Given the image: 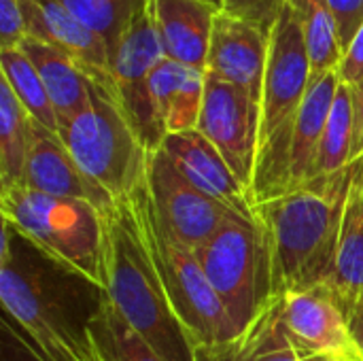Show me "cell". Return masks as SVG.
Returning a JSON list of instances; mask_svg holds the SVG:
<instances>
[{
  "label": "cell",
  "mask_w": 363,
  "mask_h": 361,
  "mask_svg": "<svg viewBox=\"0 0 363 361\" xmlns=\"http://www.w3.org/2000/svg\"><path fill=\"white\" fill-rule=\"evenodd\" d=\"M270 36L253 23L217 13L206 72L245 89L262 104Z\"/></svg>",
  "instance_id": "16"
},
{
  "label": "cell",
  "mask_w": 363,
  "mask_h": 361,
  "mask_svg": "<svg viewBox=\"0 0 363 361\" xmlns=\"http://www.w3.org/2000/svg\"><path fill=\"white\" fill-rule=\"evenodd\" d=\"M89 336L102 361H166L100 291L89 317Z\"/></svg>",
  "instance_id": "23"
},
{
  "label": "cell",
  "mask_w": 363,
  "mask_h": 361,
  "mask_svg": "<svg viewBox=\"0 0 363 361\" xmlns=\"http://www.w3.org/2000/svg\"><path fill=\"white\" fill-rule=\"evenodd\" d=\"M353 96V149L351 162L359 160L363 155V81L351 87Z\"/></svg>",
  "instance_id": "34"
},
{
  "label": "cell",
  "mask_w": 363,
  "mask_h": 361,
  "mask_svg": "<svg viewBox=\"0 0 363 361\" xmlns=\"http://www.w3.org/2000/svg\"><path fill=\"white\" fill-rule=\"evenodd\" d=\"M304 361H342V360H338V357H334V355H313V357H306Z\"/></svg>",
  "instance_id": "36"
},
{
  "label": "cell",
  "mask_w": 363,
  "mask_h": 361,
  "mask_svg": "<svg viewBox=\"0 0 363 361\" xmlns=\"http://www.w3.org/2000/svg\"><path fill=\"white\" fill-rule=\"evenodd\" d=\"M64 277H51L26 257V238L2 221L0 302L4 315L47 361H102L89 336V313L74 309Z\"/></svg>",
  "instance_id": "3"
},
{
  "label": "cell",
  "mask_w": 363,
  "mask_h": 361,
  "mask_svg": "<svg viewBox=\"0 0 363 361\" xmlns=\"http://www.w3.org/2000/svg\"><path fill=\"white\" fill-rule=\"evenodd\" d=\"M325 285L349 315L363 291V155L357 160V170L347 196L338 253Z\"/></svg>",
  "instance_id": "21"
},
{
  "label": "cell",
  "mask_w": 363,
  "mask_h": 361,
  "mask_svg": "<svg viewBox=\"0 0 363 361\" xmlns=\"http://www.w3.org/2000/svg\"><path fill=\"white\" fill-rule=\"evenodd\" d=\"M219 13L253 23L264 34H272L287 0H204Z\"/></svg>",
  "instance_id": "29"
},
{
  "label": "cell",
  "mask_w": 363,
  "mask_h": 361,
  "mask_svg": "<svg viewBox=\"0 0 363 361\" xmlns=\"http://www.w3.org/2000/svg\"><path fill=\"white\" fill-rule=\"evenodd\" d=\"M347 319H349V328H351V334H353L357 347L363 351V291L355 300V304L351 306Z\"/></svg>",
  "instance_id": "35"
},
{
  "label": "cell",
  "mask_w": 363,
  "mask_h": 361,
  "mask_svg": "<svg viewBox=\"0 0 363 361\" xmlns=\"http://www.w3.org/2000/svg\"><path fill=\"white\" fill-rule=\"evenodd\" d=\"M0 68L2 79L9 83L17 100L23 104V109L30 113V117L40 123L43 128L57 132V117L51 104V98L45 89V83L40 74L36 72L34 64L28 60V55L15 47V49H0Z\"/></svg>",
  "instance_id": "27"
},
{
  "label": "cell",
  "mask_w": 363,
  "mask_h": 361,
  "mask_svg": "<svg viewBox=\"0 0 363 361\" xmlns=\"http://www.w3.org/2000/svg\"><path fill=\"white\" fill-rule=\"evenodd\" d=\"M357 160L345 170L255 204L264 223L274 268V296L328 283L340 243L347 196Z\"/></svg>",
  "instance_id": "1"
},
{
  "label": "cell",
  "mask_w": 363,
  "mask_h": 361,
  "mask_svg": "<svg viewBox=\"0 0 363 361\" xmlns=\"http://www.w3.org/2000/svg\"><path fill=\"white\" fill-rule=\"evenodd\" d=\"M283 323L302 361L313 355H334L342 361L363 357L351 334L347 313L325 283L285 294Z\"/></svg>",
  "instance_id": "12"
},
{
  "label": "cell",
  "mask_w": 363,
  "mask_h": 361,
  "mask_svg": "<svg viewBox=\"0 0 363 361\" xmlns=\"http://www.w3.org/2000/svg\"><path fill=\"white\" fill-rule=\"evenodd\" d=\"M206 72L164 57L151 74V98L166 134L196 130L204 102Z\"/></svg>",
  "instance_id": "19"
},
{
  "label": "cell",
  "mask_w": 363,
  "mask_h": 361,
  "mask_svg": "<svg viewBox=\"0 0 363 361\" xmlns=\"http://www.w3.org/2000/svg\"><path fill=\"white\" fill-rule=\"evenodd\" d=\"M57 134L85 177L113 198L128 196L147 174L149 153L108 85L91 81L87 106Z\"/></svg>",
  "instance_id": "7"
},
{
  "label": "cell",
  "mask_w": 363,
  "mask_h": 361,
  "mask_svg": "<svg viewBox=\"0 0 363 361\" xmlns=\"http://www.w3.org/2000/svg\"><path fill=\"white\" fill-rule=\"evenodd\" d=\"M147 185L164 226L191 249L204 245L219 228L236 217L225 204L196 189L162 147L147 157Z\"/></svg>",
  "instance_id": "11"
},
{
  "label": "cell",
  "mask_w": 363,
  "mask_h": 361,
  "mask_svg": "<svg viewBox=\"0 0 363 361\" xmlns=\"http://www.w3.org/2000/svg\"><path fill=\"white\" fill-rule=\"evenodd\" d=\"M340 83L342 81L338 77V70H332L319 79H311L306 98L300 106L294 128L289 155V191L313 181L317 151Z\"/></svg>",
  "instance_id": "20"
},
{
  "label": "cell",
  "mask_w": 363,
  "mask_h": 361,
  "mask_svg": "<svg viewBox=\"0 0 363 361\" xmlns=\"http://www.w3.org/2000/svg\"><path fill=\"white\" fill-rule=\"evenodd\" d=\"M34 119L0 79V189L21 187Z\"/></svg>",
  "instance_id": "24"
},
{
  "label": "cell",
  "mask_w": 363,
  "mask_h": 361,
  "mask_svg": "<svg viewBox=\"0 0 363 361\" xmlns=\"http://www.w3.org/2000/svg\"><path fill=\"white\" fill-rule=\"evenodd\" d=\"M294 9L311 57V79H319L338 70L342 62V45L338 21L330 0H287Z\"/></svg>",
  "instance_id": "25"
},
{
  "label": "cell",
  "mask_w": 363,
  "mask_h": 361,
  "mask_svg": "<svg viewBox=\"0 0 363 361\" xmlns=\"http://www.w3.org/2000/svg\"><path fill=\"white\" fill-rule=\"evenodd\" d=\"M19 4L30 38L62 51L79 64L91 81L115 89L106 45L91 28L57 0H19Z\"/></svg>",
  "instance_id": "13"
},
{
  "label": "cell",
  "mask_w": 363,
  "mask_h": 361,
  "mask_svg": "<svg viewBox=\"0 0 363 361\" xmlns=\"http://www.w3.org/2000/svg\"><path fill=\"white\" fill-rule=\"evenodd\" d=\"M128 200L155 272L179 321L194 340L196 351L230 343L236 336V330L219 296L211 287L196 249L181 243L160 219L147 185V174L128 194Z\"/></svg>",
  "instance_id": "5"
},
{
  "label": "cell",
  "mask_w": 363,
  "mask_h": 361,
  "mask_svg": "<svg viewBox=\"0 0 363 361\" xmlns=\"http://www.w3.org/2000/svg\"><path fill=\"white\" fill-rule=\"evenodd\" d=\"M259 121L262 104L251 94L206 72L204 102L196 130L215 145L249 194L257 162Z\"/></svg>",
  "instance_id": "10"
},
{
  "label": "cell",
  "mask_w": 363,
  "mask_h": 361,
  "mask_svg": "<svg viewBox=\"0 0 363 361\" xmlns=\"http://www.w3.org/2000/svg\"><path fill=\"white\" fill-rule=\"evenodd\" d=\"M21 187L55 196V198H74L94 204L100 213L108 211L115 204V198L106 194L100 185L85 177L79 168L57 132H51L34 121L32 140L23 172Z\"/></svg>",
  "instance_id": "15"
},
{
  "label": "cell",
  "mask_w": 363,
  "mask_h": 361,
  "mask_svg": "<svg viewBox=\"0 0 363 361\" xmlns=\"http://www.w3.org/2000/svg\"><path fill=\"white\" fill-rule=\"evenodd\" d=\"M351 149H353V96H351V87L340 83L321 136V145L313 168V179L345 170L351 164Z\"/></svg>",
  "instance_id": "28"
},
{
  "label": "cell",
  "mask_w": 363,
  "mask_h": 361,
  "mask_svg": "<svg viewBox=\"0 0 363 361\" xmlns=\"http://www.w3.org/2000/svg\"><path fill=\"white\" fill-rule=\"evenodd\" d=\"M162 60L164 51L149 4L147 13L134 21L115 53L108 57V70L119 106L147 153L157 151L168 136L155 113L149 87L151 74Z\"/></svg>",
  "instance_id": "9"
},
{
  "label": "cell",
  "mask_w": 363,
  "mask_h": 361,
  "mask_svg": "<svg viewBox=\"0 0 363 361\" xmlns=\"http://www.w3.org/2000/svg\"><path fill=\"white\" fill-rule=\"evenodd\" d=\"M0 332V361H47L6 315L2 319Z\"/></svg>",
  "instance_id": "30"
},
{
  "label": "cell",
  "mask_w": 363,
  "mask_h": 361,
  "mask_svg": "<svg viewBox=\"0 0 363 361\" xmlns=\"http://www.w3.org/2000/svg\"><path fill=\"white\" fill-rule=\"evenodd\" d=\"M330 4L338 21L342 51H347L363 26V0H330Z\"/></svg>",
  "instance_id": "32"
},
{
  "label": "cell",
  "mask_w": 363,
  "mask_h": 361,
  "mask_svg": "<svg viewBox=\"0 0 363 361\" xmlns=\"http://www.w3.org/2000/svg\"><path fill=\"white\" fill-rule=\"evenodd\" d=\"M28 38L19 0H0V49H15Z\"/></svg>",
  "instance_id": "31"
},
{
  "label": "cell",
  "mask_w": 363,
  "mask_h": 361,
  "mask_svg": "<svg viewBox=\"0 0 363 361\" xmlns=\"http://www.w3.org/2000/svg\"><path fill=\"white\" fill-rule=\"evenodd\" d=\"M196 357L198 361H302L283 323V296H274L230 343L198 349Z\"/></svg>",
  "instance_id": "18"
},
{
  "label": "cell",
  "mask_w": 363,
  "mask_h": 361,
  "mask_svg": "<svg viewBox=\"0 0 363 361\" xmlns=\"http://www.w3.org/2000/svg\"><path fill=\"white\" fill-rule=\"evenodd\" d=\"M106 45L108 57L115 53L134 21L147 13L151 0H57Z\"/></svg>",
  "instance_id": "26"
},
{
  "label": "cell",
  "mask_w": 363,
  "mask_h": 361,
  "mask_svg": "<svg viewBox=\"0 0 363 361\" xmlns=\"http://www.w3.org/2000/svg\"><path fill=\"white\" fill-rule=\"evenodd\" d=\"M357 361H363V357H362V360H357Z\"/></svg>",
  "instance_id": "37"
},
{
  "label": "cell",
  "mask_w": 363,
  "mask_h": 361,
  "mask_svg": "<svg viewBox=\"0 0 363 361\" xmlns=\"http://www.w3.org/2000/svg\"><path fill=\"white\" fill-rule=\"evenodd\" d=\"M196 255L238 336L274 298L272 247L264 223L236 215Z\"/></svg>",
  "instance_id": "8"
},
{
  "label": "cell",
  "mask_w": 363,
  "mask_h": 361,
  "mask_svg": "<svg viewBox=\"0 0 363 361\" xmlns=\"http://www.w3.org/2000/svg\"><path fill=\"white\" fill-rule=\"evenodd\" d=\"M311 85V57L300 21L285 4L272 34L262 91L257 162L251 185L253 206L289 191V155L296 117Z\"/></svg>",
  "instance_id": "4"
},
{
  "label": "cell",
  "mask_w": 363,
  "mask_h": 361,
  "mask_svg": "<svg viewBox=\"0 0 363 361\" xmlns=\"http://www.w3.org/2000/svg\"><path fill=\"white\" fill-rule=\"evenodd\" d=\"M19 49L28 55V60L34 64L36 72L40 74L45 89L51 98V104H53V111L57 117V126L68 123L72 117H77L87 106L91 79L68 55H64L62 51H57L36 38L28 36L19 45Z\"/></svg>",
  "instance_id": "22"
},
{
  "label": "cell",
  "mask_w": 363,
  "mask_h": 361,
  "mask_svg": "<svg viewBox=\"0 0 363 361\" xmlns=\"http://www.w3.org/2000/svg\"><path fill=\"white\" fill-rule=\"evenodd\" d=\"M338 77L349 87H355L363 81V26L342 55V62L338 66Z\"/></svg>",
  "instance_id": "33"
},
{
  "label": "cell",
  "mask_w": 363,
  "mask_h": 361,
  "mask_svg": "<svg viewBox=\"0 0 363 361\" xmlns=\"http://www.w3.org/2000/svg\"><path fill=\"white\" fill-rule=\"evenodd\" d=\"M217 13L204 0H151L164 57L206 72Z\"/></svg>",
  "instance_id": "17"
},
{
  "label": "cell",
  "mask_w": 363,
  "mask_h": 361,
  "mask_svg": "<svg viewBox=\"0 0 363 361\" xmlns=\"http://www.w3.org/2000/svg\"><path fill=\"white\" fill-rule=\"evenodd\" d=\"M2 221L15 228L57 268L102 289V213L74 198H55L26 187L2 189Z\"/></svg>",
  "instance_id": "6"
},
{
  "label": "cell",
  "mask_w": 363,
  "mask_h": 361,
  "mask_svg": "<svg viewBox=\"0 0 363 361\" xmlns=\"http://www.w3.org/2000/svg\"><path fill=\"white\" fill-rule=\"evenodd\" d=\"M102 291L119 315L166 361H198L147 253L128 196L102 211Z\"/></svg>",
  "instance_id": "2"
},
{
  "label": "cell",
  "mask_w": 363,
  "mask_h": 361,
  "mask_svg": "<svg viewBox=\"0 0 363 361\" xmlns=\"http://www.w3.org/2000/svg\"><path fill=\"white\" fill-rule=\"evenodd\" d=\"M162 149L196 189L225 204L240 217L257 219L249 189L204 134L198 130L168 134Z\"/></svg>",
  "instance_id": "14"
}]
</instances>
